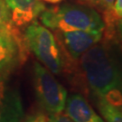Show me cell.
<instances>
[{
  "label": "cell",
  "instance_id": "6da1fadb",
  "mask_svg": "<svg viewBox=\"0 0 122 122\" xmlns=\"http://www.w3.org/2000/svg\"><path fill=\"white\" fill-rule=\"evenodd\" d=\"M81 58L84 78L94 98L122 111V60L110 44H95Z\"/></svg>",
  "mask_w": 122,
  "mask_h": 122
},
{
  "label": "cell",
  "instance_id": "7a4b0ae2",
  "mask_svg": "<svg viewBox=\"0 0 122 122\" xmlns=\"http://www.w3.org/2000/svg\"><path fill=\"white\" fill-rule=\"evenodd\" d=\"M41 22L52 30L104 31V22L94 8L85 5L63 4L45 8L40 15Z\"/></svg>",
  "mask_w": 122,
  "mask_h": 122
},
{
  "label": "cell",
  "instance_id": "3957f363",
  "mask_svg": "<svg viewBox=\"0 0 122 122\" xmlns=\"http://www.w3.org/2000/svg\"><path fill=\"white\" fill-rule=\"evenodd\" d=\"M24 39L27 48L52 74L60 75L64 72V56L55 36L47 27L35 20L26 27Z\"/></svg>",
  "mask_w": 122,
  "mask_h": 122
},
{
  "label": "cell",
  "instance_id": "277c9868",
  "mask_svg": "<svg viewBox=\"0 0 122 122\" xmlns=\"http://www.w3.org/2000/svg\"><path fill=\"white\" fill-rule=\"evenodd\" d=\"M33 85L38 104L50 115L63 111L67 100V91L54 78L53 74L39 62L33 65Z\"/></svg>",
  "mask_w": 122,
  "mask_h": 122
},
{
  "label": "cell",
  "instance_id": "5b68a950",
  "mask_svg": "<svg viewBox=\"0 0 122 122\" xmlns=\"http://www.w3.org/2000/svg\"><path fill=\"white\" fill-rule=\"evenodd\" d=\"M27 56V46L17 29L0 30V74H9Z\"/></svg>",
  "mask_w": 122,
  "mask_h": 122
},
{
  "label": "cell",
  "instance_id": "8992f818",
  "mask_svg": "<svg viewBox=\"0 0 122 122\" xmlns=\"http://www.w3.org/2000/svg\"><path fill=\"white\" fill-rule=\"evenodd\" d=\"M25 115L19 89L9 74H0V122H22Z\"/></svg>",
  "mask_w": 122,
  "mask_h": 122
},
{
  "label": "cell",
  "instance_id": "52a82bcc",
  "mask_svg": "<svg viewBox=\"0 0 122 122\" xmlns=\"http://www.w3.org/2000/svg\"><path fill=\"white\" fill-rule=\"evenodd\" d=\"M59 39L71 58L77 60L100 42L103 32L97 31H59Z\"/></svg>",
  "mask_w": 122,
  "mask_h": 122
},
{
  "label": "cell",
  "instance_id": "ba28073f",
  "mask_svg": "<svg viewBox=\"0 0 122 122\" xmlns=\"http://www.w3.org/2000/svg\"><path fill=\"white\" fill-rule=\"evenodd\" d=\"M13 25L21 27L40 16L45 5L40 0H5Z\"/></svg>",
  "mask_w": 122,
  "mask_h": 122
},
{
  "label": "cell",
  "instance_id": "9c48e42d",
  "mask_svg": "<svg viewBox=\"0 0 122 122\" xmlns=\"http://www.w3.org/2000/svg\"><path fill=\"white\" fill-rule=\"evenodd\" d=\"M64 109L67 117L72 122H105L95 112L86 99L78 93L67 97Z\"/></svg>",
  "mask_w": 122,
  "mask_h": 122
},
{
  "label": "cell",
  "instance_id": "30bf717a",
  "mask_svg": "<svg viewBox=\"0 0 122 122\" xmlns=\"http://www.w3.org/2000/svg\"><path fill=\"white\" fill-rule=\"evenodd\" d=\"M100 114L105 118L106 122H122V111L114 108L103 100L94 98Z\"/></svg>",
  "mask_w": 122,
  "mask_h": 122
},
{
  "label": "cell",
  "instance_id": "8fae6325",
  "mask_svg": "<svg viewBox=\"0 0 122 122\" xmlns=\"http://www.w3.org/2000/svg\"><path fill=\"white\" fill-rule=\"evenodd\" d=\"M16 27L11 22L8 8L5 0H0V30L14 31Z\"/></svg>",
  "mask_w": 122,
  "mask_h": 122
},
{
  "label": "cell",
  "instance_id": "7c38bea8",
  "mask_svg": "<svg viewBox=\"0 0 122 122\" xmlns=\"http://www.w3.org/2000/svg\"><path fill=\"white\" fill-rule=\"evenodd\" d=\"M85 5L91 6L92 8H97L104 12L105 10L112 7L115 0H81Z\"/></svg>",
  "mask_w": 122,
  "mask_h": 122
},
{
  "label": "cell",
  "instance_id": "4fadbf2b",
  "mask_svg": "<svg viewBox=\"0 0 122 122\" xmlns=\"http://www.w3.org/2000/svg\"><path fill=\"white\" fill-rule=\"evenodd\" d=\"M24 122H48V118L43 113H35L29 116Z\"/></svg>",
  "mask_w": 122,
  "mask_h": 122
},
{
  "label": "cell",
  "instance_id": "5bb4252c",
  "mask_svg": "<svg viewBox=\"0 0 122 122\" xmlns=\"http://www.w3.org/2000/svg\"><path fill=\"white\" fill-rule=\"evenodd\" d=\"M48 122H72L70 118L67 117V115L64 114H53L51 115L48 118Z\"/></svg>",
  "mask_w": 122,
  "mask_h": 122
},
{
  "label": "cell",
  "instance_id": "9a60e30c",
  "mask_svg": "<svg viewBox=\"0 0 122 122\" xmlns=\"http://www.w3.org/2000/svg\"><path fill=\"white\" fill-rule=\"evenodd\" d=\"M112 9H113L115 15L118 18H121L122 17V0H115L113 5H112Z\"/></svg>",
  "mask_w": 122,
  "mask_h": 122
},
{
  "label": "cell",
  "instance_id": "2e32d148",
  "mask_svg": "<svg viewBox=\"0 0 122 122\" xmlns=\"http://www.w3.org/2000/svg\"><path fill=\"white\" fill-rule=\"evenodd\" d=\"M117 31H118V35L121 37L122 39V17L118 21V24H117Z\"/></svg>",
  "mask_w": 122,
  "mask_h": 122
},
{
  "label": "cell",
  "instance_id": "e0dca14e",
  "mask_svg": "<svg viewBox=\"0 0 122 122\" xmlns=\"http://www.w3.org/2000/svg\"><path fill=\"white\" fill-rule=\"evenodd\" d=\"M44 1L47 2V3H51V4H58V3H60L63 0H44Z\"/></svg>",
  "mask_w": 122,
  "mask_h": 122
}]
</instances>
